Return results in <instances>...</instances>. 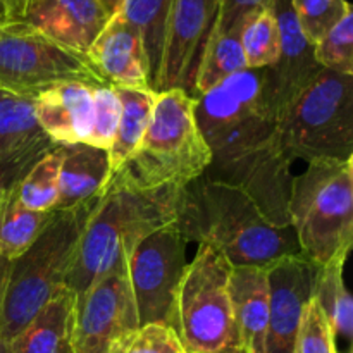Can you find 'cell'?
Here are the masks:
<instances>
[{
	"label": "cell",
	"instance_id": "23",
	"mask_svg": "<svg viewBox=\"0 0 353 353\" xmlns=\"http://www.w3.org/2000/svg\"><path fill=\"white\" fill-rule=\"evenodd\" d=\"M52 212L30 210L19 202L17 186L0 199V255L14 261L31 247L38 234L43 231Z\"/></svg>",
	"mask_w": 353,
	"mask_h": 353
},
{
	"label": "cell",
	"instance_id": "5",
	"mask_svg": "<svg viewBox=\"0 0 353 353\" xmlns=\"http://www.w3.org/2000/svg\"><path fill=\"white\" fill-rule=\"evenodd\" d=\"M209 164L210 150L195 121V97L168 90L155 95L154 114L138 148L110 176L140 190L186 186Z\"/></svg>",
	"mask_w": 353,
	"mask_h": 353
},
{
	"label": "cell",
	"instance_id": "21",
	"mask_svg": "<svg viewBox=\"0 0 353 353\" xmlns=\"http://www.w3.org/2000/svg\"><path fill=\"white\" fill-rule=\"evenodd\" d=\"M121 102L119 124L109 152L110 172L124 164L140 145L152 114L155 95L150 88H114Z\"/></svg>",
	"mask_w": 353,
	"mask_h": 353
},
{
	"label": "cell",
	"instance_id": "3",
	"mask_svg": "<svg viewBox=\"0 0 353 353\" xmlns=\"http://www.w3.org/2000/svg\"><path fill=\"white\" fill-rule=\"evenodd\" d=\"M176 224L186 241L209 245L231 268L268 269L302 255L292 226H274L240 188L202 176L186 185Z\"/></svg>",
	"mask_w": 353,
	"mask_h": 353
},
{
	"label": "cell",
	"instance_id": "31",
	"mask_svg": "<svg viewBox=\"0 0 353 353\" xmlns=\"http://www.w3.org/2000/svg\"><path fill=\"white\" fill-rule=\"evenodd\" d=\"M55 147L57 143L50 140L47 134H43V137L21 147L19 150L0 159V199L12 192L23 181L24 176L30 172V169Z\"/></svg>",
	"mask_w": 353,
	"mask_h": 353
},
{
	"label": "cell",
	"instance_id": "7",
	"mask_svg": "<svg viewBox=\"0 0 353 353\" xmlns=\"http://www.w3.org/2000/svg\"><path fill=\"white\" fill-rule=\"evenodd\" d=\"M276 130L293 162L352 161L353 74L323 69L283 112Z\"/></svg>",
	"mask_w": 353,
	"mask_h": 353
},
{
	"label": "cell",
	"instance_id": "16",
	"mask_svg": "<svg viewBox=\"0 0 353 353\" xmlns=\"http://www.w3.org/2000/svg\"><path fill=\"white\" fill-rule=\"evenodd\" d=\"M109 19L100 0H28L24 14V23L85 55Z\"/></svg>",
	"mask_w": 353,
	"mask_h": 353
},
{
	"label": "cell",
	"instance_id": "18",
	"mask_svg": "<svg viewBox=\"0 0 353 353\" xmlns=\"http://www.w3.org/2000/svg\"><path fill=\"white\" fill-rule=\"evenodd\" d=\"M230 292L241 353H264L269 324L268 269L233 268Z\"/></svg>",
	"mask_w": 353,
	"mask_h": 353
},
{
	"label": "cell",
	"instance_id": "8",
	"mask_svg": "<svg viewBox=\"0 0 353 353\" xmlns=\"http://www.w3.org/2000/svg\"><path fill=\"white\" fill-rule=\"evenodd\" d=\"M231 264L209 245H199L179 283L174 331L188 353H241L231 302Z\"/></svg>",
	"mask_w": 353,
	"mask_h": 353
},
{
	"label": "cell",
	"instance_id": "11",
	"mask_svg": "<svg viewBox=\"0 0 353 353\" xmlns=\"http://www.w3.org/2000/svg\"><path fill=\"white\" fill-rule=\"evenodd\" d=\"M186 243L178 224L172 223L141 240L128 257V278L140 327L174 324L176 296L188 265Z\"/></svg>",
	"mask_w": 353,
	"mask_h": 353
},
{
	"label": "cell",
	"instance_id": "20",
	"mask_svg": "<svg viewBox=\"0 0 353 353\" xmlns=\"http://www.w3.org/2000/svg\"><path fill=\"white\" fill-rule=\"evenodd\" d=\"M74 296L64 290L45 303L10 341L12 353H71L69 330Z\"/></svg>",
	"mask_w": 353,
	"mask_h": 353
},
{
	"label": "cell",
	"instance_id": "28",
	"mask_svg": "<svg viewBox=\"0 0 353 353\" xmlns=\"http://www.w3.org/2000/svg\"><path fill=\"white\" fill-rule=\"evenodd\" d=\"M59 165L61 152L57 143V147L43 155L17 185V196L26 209L37 212L55 210L59 199Z\"/></svg>",
	"mask_w": 353,
	"mask_h": 353
},
{
	"label": "cell",
	"instance_id": "10",
	"mask_svg": "<svg viewBox=\"0 0 353 353\" xmlns=\"http://www.w3.org/2000/svg\"><path fill=\"white\" fill-rule=\"evenodd\" d=\"M140 330L126 264L110 269L72 302L71 353H123Z\"/></svg>",
	"mask_w": 353,
	"mask_h": 353
},
{
	"label": "cell",
	"instance_id": "35",
	"mask_svg": "<svg viewBox=\"0 0 353 353\" xmlns=\"http://www.w3.org/2000/svg\"><path fill=\"white\" fill-rule=\"evenodd\" d=\"M272 0H219L216 26L212 34L240 31L245 21L259 10L269 9Z\"/></svg>",
	"mask_w": 353,
	"mask_h": 353
},
{
	"label": "cell",
	"instance_id": "36",
	"mask_svg": "<svg viewBox=\"0 0 353 353\" xmlns=\"http://www.w3.org/2000/svg\"><path fill=\"white\" fill-rule=\"evenodd\" d=\"M28 0H0V30L9 24L24 23Z\"/></svg>",
	"mask_w": 353,
	"mask_h": 353
},
{
	"label": "cell",
	"instance_id": "9",
	"mask_svg": "<svg viewBox=\"0 0 353 353\" xmlns=\"http://www.w3.org/2000/svg\"><path fill=\"white\" fill-rule=\"evenodd\" d=\"M72 81L107 86L85 54L57 43L30 24L16 23L0 30L2 92L37 99L54 86Z\"/></svg>",
	"mask_w": 353,
	"mask_h": 353
},
{
	"label": "cell",
	"instance_id": "22",
	"mask_svg": "<svg viewBox=\"0 0 353 353\" xmlns=\"http://www.w3.org/2000/svg\"><path fill=\"white\" fill-rule=\"evenodd\" d=\"M174 0H123L119 10L137 28L148 64V86L155 92L164 50L165 30Z\"/></svg>",
	"mask_w": 353,
	"mask_h": 353
},
{
	"label": "cell",
	"instance_id": "14",
	"mask_svg": "<svg viewBox=\"0 0 353 353\" xmlns=\"http://www.w3.org/2000/svg\"><path fill=\"white\" fill-rule=\"evenodd\" d=\"M319 265L303 255L285 257L268 268L269 324L264 353H295L300 321L312 299Z\"/></svg>",
	"mask_w": 353,
	"mask_h": 353
},
{
	"label": "cell",
	"instance_id": "26",
	"mask_svg": "<svg viewBox=\"0 0 353 353\" xmlns=\"http://www.w3.org/2000/svg\"><path fill=\"white\" fill-rule=\"evenodd\" d=\"M33 100L0 90V159L45 134L34 117Z\"/></svg>",
	"mask_w": 353,
	"mask_h": 353
},
{
	"label": "cell",
	"instance_id": "25",
	"mask_svg": "<svg viewBox=\"0 0 353 353\" xmlns=\"http://www.w3.org/2000/svg\"><path fill=\"white\" fill-rule=\"evenodd\" d=\"M243 48L240 43V31H230L224 34H212L200 61L195 78V97L214 88L230 76L245 71Z\"/></svg>",
	"mask_w": 353,
	"mask_h": 353
},
{
	"label": "cell",
	"instance_id": "30",
	"mask_svg": "<svg viewBox=\"0 0 353 353\" xmlns=\"http://www.w3.org/2000/svg\"><path fill=\"white\" fill-rule=\"evenodd\" d=\"M292 7L302 33L316 45L352 6L347 0H292Z\"/></svg>",
	"mask_w": 353,
	"mask_h": 353
},
{
	"label": "cell",
	"instance_id": "24",
	"mask_svg": "<svg viewBox=\"0 0 353 353\" xmlns=\"http://www.w3.org/2000/svg\"><path fill=\"white\" fill-rule=\"evenodd\" d=\"M347 261H333L319 265L314 283L312 296L326 316L334 338L352 340L353 334V300L343 279Z\"/></svg>",
	"mask_w": 353,
	"mask_h": 353
},
{
	"label": "cell",
	"instance_id": "6",
	"mask_svg": "<svg viewBox=\"0 0 353 353\" xmlns=\"http://www.w3.org/2000/svg\"><path fill=\"white\" fill-rule=\"evenodd\" d=\"M288 217L303 257L317 265L347 261L353 243V159L309 162L293 176Z\"/></svg>",
	"mask_w": 353,
	"mask_h": 353
},
{
	"label": "cell",
	"instance_id": "27",
	"mask_svg": "<svg viewBox=\"0 0 353 353\" xmlns=\"http://www.w3.org/2000/svg\"><path fill=\"white\" fill-rule=\"evenodd\" d=\"M248 69H264L274 64L279 55V28L272 6L252 14L240 30Z\"/></svg>",
	"mask_w": 353,
	"mask_h": 353
},
{
	"label": "cell",
	"instance_id": "38",
	"mask_svg": "<svg viewBox=\"0 0 353 353\" xmlns=\"http://www.w3.org/2000/svg\"><path fill=\"white\" fill-rule=\"evenodd\" d=\"M100 2H102V6L105 7L107 12H109L110 16H112V14H116L117 10H119V7H121V3H123V0H100Z\"/></svg>",
	"mask_w": 353,
	"mask_h": 353
},
{
	"label": "cell",
	"instance_id": "12",
	"mask_svg": "<svg viewBox=\"0 0 353 353\" xmlns=\"http://www.w3.org/2000/svg\"><path fill=\"white\" fill-rule=\"evenodd\" d=\"M219 0H174L165 30L155 93L183 90L195 97V78L212 37Z\"/></svg>",
	"mask_w": 353,
	"mask_h": 353
},
{
	"label": "cell",
	"instance_id": "34",
	"mask_svg": "<svg viewBox=\"0 0 353 353\" xmlns=\"http://www.w3.org/2000/svg\"><path fill=\"white\" fill-rule=\"evenodd\" d=\"M123 353H188L174 327L168 324H147L137 331Z\"/></svg>",
	"mask_w": 353,
	"mask_h": 353
},
{
	"label": "cell",
	"instance_id": "13",
	"mask_svg": "<svg viewBox=\"0 0 353 353\" xmlns=\"http://www.w3.org/2000/svg\"><path fill=\"white\" fill-rule=\"evenodd\" d=\"M279 28L278 61L264 68V100L268 112L278 123L293 100L323 71L314 55V45L302 33L292 0H272Z\"/></svg>",
	"mask_w": 353,
	"mask_h": 353
},
{
	"label": "cell",
	"instance_id": "17",
	"mask_svg": "<svg viewBox=\"0 0 353 353\" xmlns=\"http://www.w3.org/2000/svg\"><path fill=\"white\" fill-rule=\"evenodd\" d=\"M93 88L85 83H64L33 100L40 130L59 145L86 143L93 124Z\"/></svg>",
	"mask_w": 353,
	"mask_h": 353
},
{
	"label": "cell",
	"instance_id": "32",
	"mask_svg": "<svg viewBox=\"0 0 353 353\" xmlns=\"http://www.w3.org/2000/svg\"><path fill=\"white\" fill-rule=\"evenodd\" d=\"M121 102L112 86L93 88V124L86 143L109 150L119 124Z\"/></svg>",
	"mask_w": 353,
	"mask_h": 353
},
{
	"label": "cell",
	"instance_id": "37",
	"mask_svg": "<svg viewBox=\"0 0 353 353\" xmlns=\"http://www.w3.org/2000/svg\"><path fill=\"white\" fill-rule=\"evenodd\" d=\"M9 265H10V261H7L3 255H0V309H2L3 293H6L7 276H9Z\"/></svg>",
	"mask_w": 353,
	"mask_h": 353
},
{
	"label": "cell",
	"instance_id": "39",
	"mask_svg": "<svg viewBox=\"0 0 353 353\" xmlns=\"http://www.w3.org/2000/svg\"><path fill=\"white\" fill-rule=\"evenodd\" d=\"M0 353H12L10 352V345L7 341H3L2 338H0Z\"/></svg>",
	"mask_w": 353,
	"mask_h": 353
},
{
	"label": "cell",
	"instance_id": "19",
	"mask_svg": "<svg viewBox=\"0 0 353 353\" xmlns=\"http://www.w3.org/2000/svg\"><path fill=\"white\" fill-rule=\"evenodd\" d=\"M59 199L55 210H68L99 199L110 176L109 152L88 143L59 145Z\"/></svg>",
	"mask_w": 353,
	"mask_h": 353
},
{
	"label": "cell",
	"instance_id": "4",
	"mask_svg": "<svg viewBox=\"0 0 353 353\" xmlns=\"http://www.w3.org/2000/svg\"><path fill=\"white\" fill-rule=\"evenodd\" d=\"M97 200L74 209L54 210L31 247L10 261L0 309V338L3 341L10 343L45 303L65 290L83 230Z\"/></svg>",
	"mask_w": 353,
	"mask_h": 353
},
{
	"label": "cell",
	"instance_id": "33",
	"mask_svg": "<svg viewBox=\"0 0 353 353\" xmlns=\"http://www.w3.org/2000/svg\"><path fill=\"white\" fill-rule=\"evenodd\" d=\"M295 353H338L333 330L314 296L303 309Z\"/></svg>",
	"mask_w": 353,
	"mask_h": 353
},
{
	"label": "cell",
	"instance_id": "29",
	"mask_svg": "<svg viewBox=\"0 0 353 353\" xmlns=\"http://www.w3.org/2000/svg\"><path fill=\"white\" fill-rule=\"evenodd\" d=\"M314 55L323 69L353 74V9L314 45Z\"/></svg>",
	"mask_w": 353,
	"mask_h": 353
},
{
	"label": "cell",
	"instance_id": "2",
	"mask_svg": "<svg viewBox=\"0 0 353 353\" xmlns=\"http://www.w3.org/2000/svg\"><path fill=\"white\" fill-rule=\"evenodd\" d=\"M185 188L140 190L109 176L83 230L65 290L76 299L110 269L126 264L141 240L176 223Z\"/></svg>",
	"mask_w": 353,
	"mask_h": 353
},
{
	"label": "cell",
	"instance_id": "1",
	"mask_svg": "<svg viewBox=\"0 0 353 353\" xmlns=\"http://www.w3.org/2000/svg\"><path fill=\"white\" fill-rule=\"evenodd\" d=\"M195 121L210 150L202 178L247 193L265 219L290 226L293 161L264 100V71L245 69L195 97Z\"/></svg>",
	"mask_w": 353,
	"mask_h": 353
},
{
	"label": "cell",
	"instance_id": "15",
	"mask_svg": "<svg viewBox=\"0 0 353 353\" xmlns=\"http://www.w3.org/2000/svg\"><path fill=\"white\" fill-rule=\"evenodd\" d=\"M93 71L112 88H150L140 33L121 12L110 16L86 52ZM154 92V90H152Z\"/></svg>",
	"mask_w": 353,
	"mask_h": 353
}]
</instances>
